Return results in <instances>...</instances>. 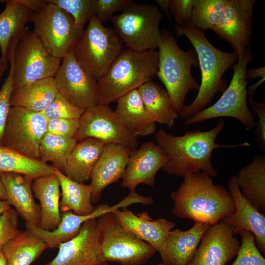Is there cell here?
<instances>
[{
    "label": "cell",
    "mask_w": 265,
    "mask_h": 265,
    "mask_svg": "<svg viewBox=\"0 0 265 265\" xmlns=\"http://www.w3.org/2000/svg\"><path fill=\"white\" fill-rule=\"evenodd\" d=\"M259 77L261 78L265 77V67L256 69H247L246 72V78L247 80H250Z\"/></svg>",
    "instance_id": "obj_47"
},
{
    "label": "cell",
    "mask_w": 265,
    "mask_h": 265,
    "mask_svg": "<svg viewBox=\"0 0 265 265\" xmlns=\"http://www.w3.org/2000/svg\"><path fill=\"white\" fill-rule=\"evenodd\" d=\"M173 214L194 223L213 225L235 212L231 194L212 177L201 172L184 177L178 188L171 193Z\"/></svg>",
    "instance_id": "obj_2"
},
{
    "label": "cell",
    "mask_w": 265,
    "mask_h": 265,
    "mask_svg": "<svg viewBox=\"0 0 265 265\" xmlns=\"http://www.w3.org/2000/svg\"><path fill=\"white\" fill-rule=\"evenodd\" d=\"M178 37L186 36L192 44L198 58L201 82L193 101L184 105L179 116L185 120L206 108L214 97L227 88V81L222 79L225 72L236 64L238 56L235 53L222 51L212 45L207 39L205 31L191 23L175 24Z\"/></svg>",
    "instance_id": "obj_3"
},
{
    "label": "cell",
    "mask_w": 265,
    "mask_h": 265,
    "mask_svg": "<svg viewBox=\"0 0 265 265\" xmlns=\"http://www.w3.org/2000/svg\"><path fill=\"white\" fill-rule=\"evenodd\" d=\"M237 183L243 197L258 211L265 212V154L255 156L241 169Z\"/></svg>",
    "instance_id": "obj_29"
},
{
    "label": "cell",
    "mask_w": 265,
    "mask_h": 265,
    "mask_svg": "<svg viewBox=\"0 0 265 265\" xmlns=\"http://www.w3.org/2000/svg\"><path fill=\"white\" fill-rule=\"evenodd\" d=\"M163 17L158 5L130 0L110 21L123 44L137 51L156 50L161 39L159 24Z\"/></svg>",
    "instance_id": "obj_7"
},
{
    "label": "cell",
    "mask_w": 265,
    "mask_h": 265,
    "mask_svg": "<svg viewBox=\"0 0 265 265\" xmlns=\"http://www.w3.org/2000/svg\"><path fill=\"white\" fill-rule=\"evenodd\" d=\"M4 185L6 201L25 221L38 227L40 208L35 202L32 190V179L11 172H0Z\"/></svg>",
    "instance_id": "obj_23"
},
{
    "label": "cell",
    "mask_w": 265,
    "mask_h": 265,
    "mask_svg": "<svg viewBox=\"0 0 265 265\" xmlns=\"http://www.w3.org/2000/svg\"><path fill=\"white\" fill-rule=\"evenodd\" d=\"M8 60L13 68L14 88L54 77L62 62L49 53L36 34L27 27L17 44L10 46Z\"/></svg>",
    "instance_id": "obj_6"
},
{
    "label": "cell",
    "mask_w": 265,
    "mask_h": 265,
    "mask_svg": "<svg viewBox=\"0 0 265 265\" xmlns=\"http://www.w3.org/2000/svg\"><path fill=\"white\" fill-rule=\"evenodd\" d=\"M32 190L40 202V220L38 226L46 231L55 229L61 222L60 184L55 173L34 180Z\"/></svg>",
    "instance_id": "obj_25"
},
{
    "label": "cell",
    "mask_w": 265,
    "mask_h": 265,
    "mask_svg": "<svg viewBox=\"0 0 265 265\" xmlns=\"http://www.w3.org/2000/svg\"><path fill=\"white\" fill-rule=\"evenodd\" d=\"M210 226L195 223L187 230L175 229L169 231L158 251L162 263L166 265H186Z\"/></svg>",
    "instance_id": "obj_24"
},
{
    "label": "cell",
    "mask_w": 265,
    "mask_h": 265,
    "mask_svg": "<svg viewBox=\"0 0 265 265\" xmlns=\"http://www.w3.org/2000/svg\"><path fill=\"white\" fill-rule=\"evenodd\" d=\"M61 190L60 212L71 211L77 215H87L94 210L91 202V191L89 185L80 183L67 177L56 168Z\"/></svg>",
    "instance_id": "obj_33"
},
{
    "label": "cell",
    "mask_w": 265,
    "mask_h": 265,
    "mask_svg": "<svg viewBox=\"0 0 265 265\" xmlns=\"http://www.w3.org/2000/svg\"><path fill=\"white\" fill-rule=\"evenodd\" d=\"M48 120L41 112L11 106L2 146L28 157L40 159L39 146Z\"/></svg>",
    "instance_id": "obj_12"
},
{
    "label": "cell",
    "mask_w": 265,
    "mask_h": 265,
    "mask_svg": "<svg viewBox=\"0 0 265 265\" xmlns=\"http://www.w3.org/2000/svg\"><path fill=\"white\" fill-rule=\"evenodd\" d=\"M155 1L158 4L167 17L172 20L169 11L170 9V0H155Z\"/></svg>",
    "instance_id": "obj_48"
},
{
    "label": "cell",
    "mask_w": 265,
    "mask_h": 265,
    "mask_svg": "<svg viewBox=\"0 0 265 265\" xmlns=\"http://www.w3.org/2000/svg\"><path fill=\"white\" fill-rule=\"evenodd\" d=\"M255 2V0H227L213 30L219 38L231 45L238 58L249 47Z\"/></svg>",
    "instance_id": "obj_15"
},
{
    "label": "cell",
    "mask_w": 265,
    "mask_h": 265,
    "mask_svg": "<svg viewBox=\"0 0 265 265\" xmlns=\"http://www.w3.org/2000/svg\"><path fill=\"white\" fill-rule=\"evenodd\" d=\"M227 0H194L190 23L205 31L213 30Z\"/></svg>",
    "instance_id": "obj_36"
},
{
    "label": "cell",
    "mask_w": 265,
    "mask_h": 265,
    "mask_svg": "<svg viewBox=\"0 0 265 265\" xmlns=\"http://www.w3.org/2000/svg\"><path fill=\"white\" fill-rule=\"evenodd\" d=\"M56 168L40 159L21 154L1 146L0 153V172L22 174L33 180L55 173Z\"/></svg>",
    "instance_id": "obj_34"
},
{
    "label": "cell",
    "mask_w": 265,
    "mask_h": 265,
    "mask_svg": "<svg viewBox=\"0 0 265 265\" xmlns=\"http://www.w3.org/2000/svg\"><path fill=\"white\" fill-rule=\"evenodd\" d=\"M116 101L115 112L132 136L137 138L155 132L156 123L147 112L137 89L127 93Z\"/></svg>",
    "instance_id": "obj_26"
},
{
    "label": "cell",
    "mask_w": 265,
    "mask_h": 265,
    "mask_svg": "<svg viewBox=\"0 0 265 265\" xmlns=\"http://www.w3.org/2000/svg\"><path fill=\"white\" fill-rule=\"evenodd\" d=\"M225 127V122L220 120L216 126L206 131H188L181 136H175L164 129H159L155 140L166 153L168 159L162 168L166 173L183 177L201 172L211 177L217 175L211 158L213 151L219 148L248 147L247 142L233 145H222L216 142V139Z\"/></svg>",
    "instance_id": "obj_1"
},
{
    "label": "cell",
    "mask_w": 265,
    "mask_h": 265,
    "mask_svg": "<svg viewBox=\"0 0 265 265\" xmlns=\"http://www.w3.org/2000/svg\"><path fill=\"white\" fill-rule=\"evenodd\" d=\"M194 0H170V10L176 24L190 22Z\"/></svg>",
    "instance_id": "obj_44"
},
{
    "label": "cell",
    "mask_w": 265,
    "mask_h": 265,
    "mask_svg": "<svg viewBox=\"0 0 265 265\" xmlns=\"http://www.w3.org/2000/svg\"><path fill=\"white\" fill-rule=\"evenodd\" d=\"M18 2L29 9L33 12H36L45 6L48 3L46 0H17Z\"/></svg>",
    "instance_id": "obj_46"
},
{
    "label": "cell",
    "mask_w": 265,
    "mask_h": 265,
    "mask_svg": "<svg viewBox=\"0 0 265 265\" xmlns=\"http://www.w3.org/2000/svg\"><path fill=\"white\" fill-rule=\"evenodd\" d=\"M31 22L33 31L49 53L61 60L72 51L84 30L70 14L50 3L33 12Z\"/></svg>",
    "instance_id": "obj_11"
},
{
    "label": "cell",
    "mask_w": 265,
    "mask_h": 265,
    "mask_svg": "<svg viewBox=\"0 0 265 265\" xmlns=\"http://www.w3.org/2000/svg\"><path fill=\"white\" fill-rule=\"evenodd\" d=\"M168 157L156 143L149 141L131 152L121 186L130 191L144 184L153 186L158 171L164 166Z\"/></svg>",
    "instance_id": "obj_18"
},
{
    "label": "cell",
    "mask_w": 265,
    "mask_h": 265,
    "mask_svg": "<svg viewBox=\"0 0 265 265\" xmlns=\"http://www.w3.org/2000/svg\"><path fill=\"white\" fill-rule=\"evenodd\" d=\"M48 248L38 236L26 228L2 247L7 265H30Z\"/></svg>",
    "instance_id": "obj_32"
},
{
    "label": "cell",
    "mask_w": 265,
    "mask_h": 265,
    "mask_svg": "<svg viewBox=\"0 0 265 265\" xmlns=\"http://www.w3.org/2000/svg\"><path fill=\"white\" fill-rule=\"evenodd\" d=\"M157 50L123 49L107 71L97 80L99 105L109 106L127 93L157 77Z\"/></svg>",
    "instance_id": "obj_4"
},
{
    "label": "cell",
    "mask_w": 265,
    "mask_h": 265,
    "mask_svg": "<svg viewBox=\"0 0 265 265\" xmlns=\"http://www.w3.org/2000/svg\"><path fill=\"white\" fill-rule=\"evenodd\" d=\"M130 0H95L94 16L102 24L110 20L113 14L122 11Z\"/></svg>",
    "instance_id": "obj_43"
},
{
    "label": "cell",
    "mask_w": 265,
    "mask_h": 265,
    "mask_svg": "<svg viewBox=\"0 0 265 265\" xmlns=\"http://www.w3.org/2000/svg\"><path fill=\"white\" fill-rule=\"evenodd\" d=\"M77 143L74 138H65L46 132L39 146L40 159L51 162L63 173L67 159Z\"/></svg>",
    "instance_id": "obj_35"
},
{
    "label": "cell",
    "mask_w": 265,
    "mask_h": 265,
    "mask_svg": "<svg viewBox=\"0 0 265 265\" xmlns=\"http://www.w3.org/2000/svg\"><path fill=\"white\" fill-rule=\"evenodd\" d=\"M0 265H7L6 258L2 249L0 250Z\"/></svg>",
    "instance_id": "obj_52"
},
{
    "label": "cell",
    "mask_w": 265,
    "mask_h": 265,
    "mask_svg": "<svg viewBox=\"0 0 265 265\" xmlns=\"http://www.w3.org/2000/svg\"><path fill=\"white\" fill-rule=\"evenodd\" d=\"M126 230L153 247L157 252L167 234L175 226L174 222L165 218L153 219L147 212L134 213L127 207L112 212Z\"/></svg>",
    "instance_id": "obj_22"
},
{
    "label": "cell",
    "mask_w": 265,
    "mask_h": 265,
    "mask_svg": "<svg viewBox=\"0 0 265 265\" xmlns=\"http://www.w3.org/2000/svg\"><path fill=\"white\" fill-rule=\"evenodd\" d=\"M21 231L18 228V214L11 208L5 211L0 218V250Z\"/></svg>",
    "instance_id": "obj_41"
},
{
    "label": "cell",
    "mask_w": 265,
    "mask_h": 265,
    "mask_svg": "<svg viewBox=\"0 0 265 265\" xmlns=\"http://www.w3.org/2000/svg\"><path fill=\"white\" fill-rule=\"evenodd\" d=\"M3 73V72H2V71H0V78L1 77L2 74Z\"/></svg>",
    "instance_id": "obj_54"
},
{
    "label": "cell",
    "mask_w": 265,
    "mask_h": 265,
    "mask_svg": "<svg viewBox=\"0 0 265 265\" xmlns=\"http://www.w3.org/2000/svg\"><path fill=\"white\" fill-rule=\"evenodd\" d=\"M58 92L70 103L86 110L99 105L97 80L76 62L71 52L54 77Z\"/></svg>",
    "instance_id": "obj_14"
},
{
    "label": "cell",
    "mask_w": 265,
    "mask_h": 265,
    "mask_svg": "<svg viewBox=\"0 0 265 265\" xmlns=\"http://www.w3.org/2000/svg\"><path fill=\"white\" fill-rule=\"evenodd\" d=\"M131 152L130 149L119 144L105 145L91 175L89 185L92 204L100 199L106 187L122 178Z\"/></svg>",
    "instance_id": "obj_19"
},
{
    "label": "cell",
    "mask_w": 265,
    "mask_h": 265,
    "mask_svg": "<svg viewBox=\"0 0 265 265\" xmlns=\"http://www.w3.org/2000/svg\"><path fill=\"white\" fill-rule=\"evenodd\" d=\"M84 111V110L75 106L58 93L41 113L48 121L59 118L79 119Z\"/></svg>",
    "instance_id": "obj_39"
},
{
    "label": "cell",
    "mask_w": 265,
    "mask_h": 265,
    "mask_svg": "<svg viewBox=\"0 0 265 265\" xmlns=\"http://www.w3.org/2000/svg\"><path fill=\"white\" fill-rule=\"evenodd\" d=\"M79 127V119L59 118L48 120L46 132L67 138H74Z\"/></svg>",
    "instance_id": "obj_42"
},
{
    "label": "cell",
    "mask_w": 265,
    "mask_h": 265,
    "mask_svg": "<svg viewBox=\"0 0 265 265\" xmlns=\"http://www.w3.org/2000/svg\"><path fill=\"white\" fill-rule=\"evenodd\" d=\"M70 14L78 26L84 27L94 16L95 0H46Z\"/></svg>",
    "instance_id": "obj_37"
},
{
    "label": "cell",
    "mask_w": 265,
    "mask_h": 265,
    "mask_svg": "<svg viewBox=\"0 0 265 265\" xmlns=\"http://www.w3.org/2000/svg\"><path fill=\"white\" fill-rule=\"evenodd\" d=\"M156 265H165V264H164V263H162L158 264H157Z\"/></svg>",
    "instance_id": "obj_55"
},
{
    "label": "cell",
    "mask_w": 265,
    "mask_h": 265,
    "mask_svg": "<svg viewBox=\"0 0 265 265\" xmlns=\"http://www.w3.org/2000/svg\"><path fill=\"white\" fill-rule=\"evenodd\" d=\"M58 248L56 257L44 265H109L102 255L97 218L86 221L76 237Z\"/></svg>",
    "instance_id": "obj_16"
},
{
    "label": "cell",
    "mask_w": 265,
    "mask_h": 265,
    "mask_svg": "<svg viewBox=\"0 0 265 265\" xmlns=\"http://www.w3.org/2000/svg\"><path fill=\"white\" fill-rule=\"evenodd\" d=\"M254 57L249 47L231 67L234 71L232 79L221 97L210 107L185 120V125L215 118L231 117L239 121L247 130L255 127L254 115L247 106L248 81L246 78L248 64Z\"/></svg>",
    "instance_id": "obj_9"
},
{
    "label": "cell",
    "mask_w": 265,
    "mask_h": 265,
    "mask_svg": "<svg viewBox=\"0 0 265 265\" xmlns=\"http://www.w3.org/2000/svg\"><path fill=\"white\" fill-rule=\"evenodd\" d=\"M239 234L241 238V245L231 265H265V259L255 244L254 235L245 230Z\"/></svg>",
    "instance_id": "obj_38"
},
{
    "label": "cell",
    "mask_w": 265,
    "mask_h": 265,
    "mask_svg": "<svg viewBox=\"0 0 265 265\" xmlns=\"http://www.w3.org/2000/svg\"><path fill=\"white\" fill-rule=\"evenodd\" d=\"M159 66L157 77L165 87L172 105L179 113L185 98L190 90H198L200 84L194 79L191 68L198 66L194 49H181L173 34L167 29L161 31L158 47Z\"/></svg>",
    "instance_id": "obj_5"
},
{
    "label": "cell",
    "mask_w": 265,
    "mask_h": 265,
    "mask_svg": "<svg viewBox=\"0 0 265 265\" xmlns=\"http://www.w3.org/2000/svg\"><path fill=\"white\" fill-rule=\"evenodd\" d=\"M234 236L228 224L220 221L210 226L186 265H226L237 256L241 245Z\"/></svg>",
    "instance_id": "obj_17"
},
{
    "label": "cell",
    "mask_w": 265,
    "mask_h": 265,
    "mask_svg": "<svg viewBox=\"0 0 265 265\" xmlns=\"http://www.w3.org/2000/svg\"><path fill=\"white\" fill-rule=\"evenodd\" d=\"M105 145L102 141L93 138L78 142L67 159L63 173L80 183L90 181L92 170Z\"/></svg>",
    "instance_id": "obj_28"
},
{
    "label": "cell",
    "mask_w": 265,
    "mask_h": 265,
    "mask_svg": "<svg viewBox=\"0 0 265 265\" xmlns=\"http://www.w3.org/2000/svg\"><path fill=\"white\" fill-rule=\"evenodd\" d=\"M126 207V203L121 200L113 206L102 204L95 207L94 211L87 215H77L71 211L62 212L61 222L53 230L46 231L37 226L25 223L26 229L40 238L47 245L48 248H55L75 237L80 232L82 225L87 221L97 219L102 215L112 212L117 209Z\"/></svg>",
    "instance_id": "obj_21"
},
{
    "label": "cell",
    "mask_w": 265,
    "mask_h": 265,
    "mask_svg": "<svg viewBox=\"0 0 265 265\" xmlns=\"http://www.w3.org/2000/svg\"><path fill=\"white\" fill-rule=\"evenodd\" d=\"M0 200H6V194L4 185L0 176Z\"/></svg>",
    "instance_id": "obj_51"
},
{
    "label": "cell",
    "mask_w": 265,
    "mask_h": 265,
    "mask_svg": "<svg viewBox=\"0 0 265 265\" xmlns=\"http://www.w3.org/2000/svg\"><path fill=\"white\" fill-rule=\"evenodd\" d=\"M6 69L3 67V64L2 63L1 60V57H0V71L4 72Z\"/></svg>",
    "instance_id": "obj_53"
},
{
    "label": "cell",
    "mask_w": 265,
    "mask_h": 265,
    "mask_svg": "<svg viewBox=\"0 0 265 265\" xmlns=\"http://www.w3.org/2000/svg\"><path fill=\"white\" fill-rule=\"evenodd\" d=\"M228 192L235 204L234 213L224 217L221 222L231 225L234 235L242 230L251 232L254 236L255 244L260 252L265 255V217L241 195L237 175L231 177L228 183Z\"/></svg>",
    "instance_id": "obj_20"
},
{
    "label": "cell",
    "mask_w": 265,
    "mask_h": 265,
    "mask_svg": "<svg viewBox=\"0 0 265 265\" xmlns=\"http://www.w3.org/2000/svg\"><path fill=\"white\" fill-rule=\"evenodd\" d=\"M101 249L108 262L121 265H141L157 251L151 245L124 229L112 212L97 218Z\"/></svg>",
    "instance_id": "obj_10"
},
{
    "label": "cell",
    "mask_w": 265,
    "mask_h": 265,
    "mask_svg": "<svg viewBox=\"0 0 265 265\" xmlns=\"http://www.w3.org/2000/svg\"><path fill=\"white\" fill-rule=\"evenodd\" d=\"M58 93L54 77L48 78L14 88L10 97V106L41 112Z\"/></svg>",
    "instance_id": "obj_30"
},
{
    "label": "cell",
    "mask_w": 265,
    "mask_h": 265,
    "mask_svg": "<svg viewBox=\"0 0 265 265\" xmlns=\"http://www.w3.org/2000/svg\"><path fill=\"white\" fill-rule=\"evenodd\" d=\"M78 142L93 138L106 144H117L131 152L138 147V140L126 129L115 111L109 106L98 105L84 110L79 119L74 137Z\"/></svg>",
    "instance_id": "obj_13"
},
{
    "label": "cell",
    "mask_w": 265,
    "mask_h": 265,
    "mask_svg": "<svg viewBox=\"0 0 265 265\" xmlns=\"http://www.w3.org/2000/svg\"><path fill=\"white\" fill-rule=\"evenodd\" d=\"M14 89L13 68L10 65L8 75L0 90V146H2L4 131L10 106V97Z\"/></svg>",
    "instance_id": "obj_40"
},
{
    "label": "cell",
    "mask_w": 265,
    "mask_h": 265,
    "mask_svg": "<svg viewBox=\"0 0 265 265\" xmlns=\"http://www.w3.org/2000/svg\"><path fill=\"white\" fill-rule=\"evenodd\" d=\"M74 46L72 53L85 71L99 79L123 48V43L114 28L105 27L95 16Z\"/></svg>",
    "instance_id": "obj_8"
},
{
    "label": "cell",
    "mask_w": 265,
    "mask_h": 265,
    "mask_svg": "<svg viewBox=\"0 0 265 265\" xmlns=\"http://www.w3.org/2000/svg\"><path fill=\"white\" fill-rule=\"evenodd\" d=\"M252 112L258 116L256 122L255 133L258 146L264 153L265 152V104L258 103L254 100L249 102Z\"/></svg>",
    "instance_id": "obj_45"
},
{
    "label": "cell",
    "mask_w": 265,
    "mask_h": 265,
    "mask_svg": "<svg viewBox=\"0 0 265 265\" xmlns=\"http://www.w3.org/2000/svg\"><path fill=\"white\" fill-rule=\"evenodd\" d=\"M11 208L7 201L0 200V218L5 211Z\"/></svg>",
    "instance_id": "obj_50"
},
{
    "label": "cell",
    "mask_w": 265,
    "mask_h": 265,
    "mask_svg": "<svg viewBox=\"0 0 265 265\" xmlns=\"http://www.w3.org/2000/svg\"><path fill=\"white\" fill-rule=\"evenodd\" d=\"M137 90L151 118L156 123L173 129L179 113L175 110L165 89L151 81L143 84Z\"/></svg>",
    "instance_id": "obj_31"
},
{
    "label": "cell",
    "mask_w": 265,
    "mask_h": 265,
    "mask_svg": "<svg viewBox=\"0 0 265 265\" xmlns=\"http://www.w3.org/2000/svg\"><path fill=\"white\" fill-rule=\"evenodd\" d=\"M0 2L6 3L4 10L0 14V48L1 60L6 69L10 46L20 38L26 29V24L31 21L33 12L17 0H0Z\"/></svg>",
    "instance_id": "obj_27"
},
{
    "label": "cell",
    "mask_w": 265,
    "mask_h": 265,
    "mask_svg": "<svg viewBox=\"0 0 265 265\" xmlns=\"http://www.w3.org/2000/svg\"><path fill=\"white\" fill-rule=\"evenodd\" d=\"M265 77L261 78L259 81L252 85L247 87V96L249 97V102L253 100V97L256 89L265 81Z\"/></svg>",
    "instance_id": "obj_49"
}]
</instances>
